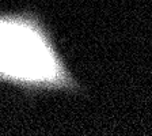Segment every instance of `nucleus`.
<instances>
[{"mask_svg": "<svg viewBox=\"0 0 152 136\" xmlns=\"http://www.w3.org/2000/svg\"><path fill=\"white\" fill-rule=\"evenodd\" d=\"M0 80L27 90L79 87L33 14H0Z\"/></svg>", "mask_w": 152, "mask_h": 136, "instance_id": "obj_1", "label": "nucleus"}]
</instances>
